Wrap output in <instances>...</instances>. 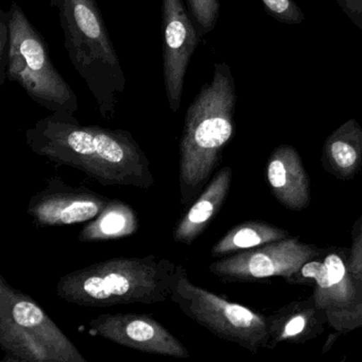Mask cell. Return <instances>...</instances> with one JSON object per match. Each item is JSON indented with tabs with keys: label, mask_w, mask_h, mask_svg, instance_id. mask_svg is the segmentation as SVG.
I'll return each instance as SVG.
<instances>
[{
	"label": "cell",
	"mask_w": 362,
	"mask_h": 362,
	"mask_svg": "<svg viewBox=\"0 0 362 362\" xmlns=\"http://www.w3.org/2000/svg\"><path fill=\"white\" fill-rule=\"evenodd\" d=\"M33 153L86 173L103 186L149 189L151 165L131 132L82 124L75 114L56 112L25 133Z\"/></svg>",
	"instance_id": "6da1fadb"
},
{
	"label": "cell",
	"mask_w": 362,
	"mask_h": 362,
	"mask_svg": "<svg viewBox=\"0 0 362 362\" xmlns=\"http://www.w3.org/2000/svg\"><path fill=\"white\" fill-rule=\"evenodd\" d=\"M237 93L230 65L216 63L185 114L179 145L180 201L192 204L211 181L222 151L234 133Z\"/></svg>",
	"instance_id": "7a4b0ae2"
},
{
	"label": "cell",
	"mask_w": 362,
	"mask_h": 362,
	"mask_svg": "<svg viewBox=\"0 0 362 362\" xmlns=\"http://www.w3.org/2000/svg\"><path fill=\"white\" fill-rule=\"evenodd\" d=\"M177 266L152 254L110 258L63 275L56 293L64 302L81 307L162 304L170 298Z\"/></svg>",
	"instance_id": "3957f363"
},
{
	"label": "cell",
	"mask_w": 362,
	"mask_h": 362,
	"mask_svg": "<svg viewBox=\"0 0 362 362\" xmlns=\"http://www.w3.org/2000/svg\"><path fill=\"white\" fill-rule=\"evenodd\" d=\"M57 9L69 60L111 122L127 86L120 59L96 0H50Z\"/></svg>",
	"instance_id": "277c9868"
},
{
	"label": "cell",
	"mask_w": 362,
	"mask_h": 362,
	"mask_svg": "<svg viewBox=\"0 0 362 362\" xmlns=\"http://www.w3.org/2000/svg\"><path fill=\"white\" fill-rule=\"evenodd\" d=\"M0 349L3 361L88 362L45 310L0 275Z\"/></svg>",
	"instance_id": "5b68a950"
},
{
	"label": "cell",
	"mask_w": 362,
	"mask_h": 362,
	"mask_svg": "<svg viewBox=\"0 0 362 362\" xmlns=\"http://www.w3.org/2000/svg\"><path fill=\"white\" fill-rule=\"evenodd\" d=\"M10 50L7 80L20 84L33 101L52 113L76 114L77 95L57 71L46 42L18 3L9 11Z\"/></svg>",
	"instance_id": "8992f818"
},
{
	"label": "cell",
	"mask_w": 362,
	"mask_h": 362,
	"mask_svg": "<svg viewBox=\"0 0 362 362\" xmlns=\"http://www.w3.org/2000/svg\"><path fill=\"white\" fill-rule=\"evenodd\" d=\"M169 300L211 334L252 351L268 337V325L262 315L192 283L180 264Z\"/></svg>",
	"instance_id": "52a82bcc"
},
{
	"label": "cell",
	"mask_w": 362,
	"mask_h": 362,
	"mask_svg": "<svg viewBox=\"0 0 362 362\" xmlns=\"http://www.w3.org/2000/svg\"><path fill=\"white\" fill-rule=\"evenodd\" d=\"M317 252L296 238H285L245 250L211 262L209 271L222 281L293 276Z\"/></svg>",
	"instance_id": "ba28073f"
},
{
	"label": "cell",
	"mask_w": 362,
	"mask_h": 362,
	"mask_svg": "<svg viewBox=\"0 0 362 362\" xmlns=\"http://www.w3.org/2000/svg\"><path fill=\"white\" fill-rule=\"evenodd\" d=\"M300 272L315 281V306L326 313L334 329L349 332L362 326V304L353 277L337 254H330L323 262L310 260Z\"/></svg>",
	"instance_id": "9c48e42d"
},
{
	"label": "cell",
	"mask_w": 362,
	"mask_h": 362,
	"mask_svg": "<svg viewBox=\"0 0 362 362\" xmlns=\"http://www.w3.org/2000/svg\"><path fill=\"white\" fill-rule=\"evenodd\" d=\"M163 78L169 107H181L184 82L190 59L201 37L183 0H162Z\"/></svg>",
	"instance_id": "30bf717a"
},
{
	"label": "cell",
	"mask_w": 362,
	"mask_h": 362,
	"mask_svg": "<svg viewBox=\"0 0 362 362\" xmlns=\"http://www.w3.org/2000/svg\"><path fill=\"white\" fill-rule=\"evenodd\" d=\"M90 332L141 353L187 359V347L158 320L139 313H103L90 322Z\"/></svg>",
	"instance_id": "8fae6325"
},
{
	"label": "cell",
	"mask_w": 362,
	"mask_h": 362,
	"mask_svg": "<svg viewBox=\"0 0 362 362\" xmlns=\"http://www.w3.org/2000/svg\"><path fill=\"white\" fill-rule=\"evenodd\" d=\"M109 201L90 188L73 187L52 177L45 188L31 197L27 214L37 228L73 226L95 219Z\"/></svg>",
	"instance_id": "7c38bea8"
},
{
	"label": "cell",
	"mask_w": 362,
	"mask_h": 362,
	"mask_svg": "<svg viewBox=\"0 0 362 362\" xmlns=\"http://www.w3.org/2000/svg\"><path fill=\"white\" fill-rule=\"evenodd\" d=\"M232 177L230 167H224L214 175L185 215L175 224L173 233L175 243L192 245L204 233L226 202Z\"/></svg>",
	"instance_id": "4fadbf2b"
},
{
	"label": "cell",
	"mask_w": 362,
	"mask_h": 362,
	"mask_svg": "<svg viewBox=\"0 0 362 362\" xmlns=\"http://www.w3.org/2000/svg\"><path fill=\"white\" fill-rule=\"evenodd\" d=\"M267 177L281 204L293 211H300L309 204L308 179L294 148L283 145L273 151L267 165Z\"/></svg>",
	"instance_id": "5bb4252c"
},
{
	"label": "cell",
	"mask_w": 362,
	"mask_h": 362,
	"mask_svg": "<svg viewBox=\"0 0 362 362\" xmlns=\"http://www.w3.org/2000/svg\"><path fill=\"white\" fill-rule=\"evenodd\" d=\"M139 228L135 209L119 199H110L103 211L80 230L78 239L83 243H105L133 236Z\"/></svg>",
	"instance_id": "9a60e30c"
},
{
	"label": "cell",
	"mask_w": 362,
	"mask_h": 362,
	"mask_svg": "<svg viewBox=\"0 0 362 362\" xmlns=\"http://www.w3.org/2000/svg\"><path fill=\"white\" fill-rule=\"evenodd\" d=\"M324 156L334 173L343 177L353 175L362 163L361 126L351 119L334 131L326 139Z\"/></svg>",
	"instance_id": "2e32d148"
},
{
	"label": "cell",
	"mask_w": 362,
	"mask_h": 362,
	"mask_svg": "<svg viewBox=\"0 0 362 362\" xmlns=\"http://www.w3.org/2000/svg\"><path fill=\"white\" fill-rule=\"evenodd\" d=\"M288 238V233L272 224L264 222H245L228 230L211 247L213 257L230 255L245 250L262 247L267 243Z\"/></svg>",
	"instance_id": "e0dca14e"
},
{
	"label": "cell",
	"mask_w": 362,
	"mask_h": 362,
	"mask_svg": "<svg viewBox=\"0 0 362 362\" xmlns=\"http://www.w3.org/2000/svg\"><path fill=\"white\" fill-rule=\"evenodd\" d=\"M190 18L202 39L214 30L220 13V0H186Z\"/></svg>",
	"instance_id": "ac0fdd59"
},
{
	"label": "cell",
	"mask_w": 362,
	"mask_h": 362,
	"mask_svg": "<svg viewBox=\"0 0 362 362\" xmlns=\"http://www.w3.org/2000/svg\"><path fill=\"white\" fill-rule=\"evenodd\" d=\"M266 11L283 24H300L305 16L293 0H262Z\"/></svg>",
	"instance_id": "d6986e66"
},
{
	"label": "cell",
	"mask_w": 362,
	"mask_h": 362,
	"mask_svg": "<svg viewBox=\"0 0 362 362\" xmlns=\"http://www.w3.org/2000/svg\"><path fill=\"white\" fill-rule=\"evenodd\" d=\"M10 26L9 14L0 10V86L7 80V67L9 62Z\"/></svg>",
	"instance_id": "ffe728a7"
},
{
	"label": "cell",
	"mask_w": 362,
	"mask_h": 362,
	"mask_svg": "<svg viewBox=\"0 0 362 362\" xmlns=\"http://www.w3.org/2000/svg\"><path fill=\"white\" fill-rule=\"evenodd\" d=\"M347 270L351 277L362 284V223L354 239Z\"/></svg>",
	"instance_id": "44dd1931"
},
{
	"label": "cell",
	"mask_w": 362,
	"mask_h": 362,
	"mask_svg": "<svg viewBox=\"0 0 362 362\" xmlns=\"http://www.w3.org/2000/svg\"><path fill=\"white\" fill-rule=\"evenodd\" d=\"M307 324H308V317L305 313H298V315H293L284 325L277 341L288 340V339H293L296 337L300 336L306 329Z\"/></svg>",
	"instance_id": "7402d4cb"
},
{
	"label": "cell",
	"mask_w": 362,
	"mask_h": 362,
	"mask_svg": "<svg viewBox=\"0 0 362 362\" xmlns=\"http://www.w3.org/2000/svg\"><path fill=\"white\" fill-rule=\"evenodd\" d=\"M351 22L362 30V0H336Z\"/></svg>",
	"instance_id": "603a6c76"
}]
</instances>
